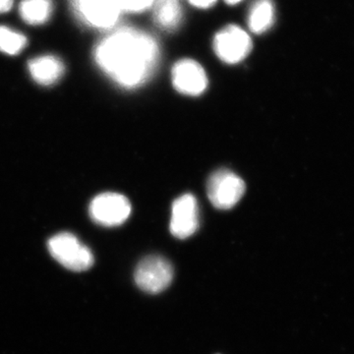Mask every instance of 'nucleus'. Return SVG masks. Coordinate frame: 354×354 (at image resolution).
Returning a JSON list of instances; mask_svg holds the SVG:
<instances>
[{
	"instance_id": "obj_5",
	"label": "nucleus",
	"mask_w": 354,
	"mask_h": 354,
	"mask_svg": "<svg viewBox=\"0 0 354 354\" xmlns=\"http://www.w3.org/2000/svg\"><path fill=\"white\" fill-rule=\"evenodd\" d=\"M88 214L97 225L106 227H118L129 218L131 204L127 197L118 193H102L90 203Z\"/></svg>"
},
{
	"instance_id": "obj_14",
	"label": "nucleus",
	"mask_w": 354,
	"mask_h": 354,
	"mask_svg": "<svg viewBox=\"0 0 354 354\" xmlns=\"http://www.w3.org/2000/svg\"><path fill=\"white\" fill-rule=\"evenodd\" d=\"M27 46L24 35L6 27L0 26V51L7 55H17Z\"/></svg>"
},
{
	"instance_id": "obj_16",
	"label": "nucleus",
	"mask_w": 354,
	"mask_h": 354,
	"mask_svg": "<svg viewBox=\"0 0 354 354\" xmlns=\"http://www.w3.org/2000/svg\"><path fill=\"white\" fill-rule=\"evenodd\" d=\"M218 0H189L191 4L196 8L207 9L215 6Z\"/></svg>"
},
{
	"instance_id": "obj_1",
	"label": "nucleus",
	"mask_w": 354,
	"mask_h": 354,
	"mask_svg": "<svg viewBox=\"0 0 354 354\" xmlns=\"http://www.w3.org/2000/svg\"><path fill=\"white\" fill-rule=\"evenodd\" d=\"M95 60L114 83L120 87L134 88L143 85L155 71L158 46L145 32L121 28L97 44Z\"/></svg>"
},
{
	"instance_id": "obj_15",
	"label": "nucleus",
	"mask_w": 354,
	"mask_h": 354,
	"mask_svg": "<svg viewBox=\"0 0 354 354\" xmlns=\"http://www.w3.org/2000/svg\"><path fill=\"white\" fill-rule=\"evenodd\" d=\"M153 0H118L121 11L127 12H143L153 4Z\"/></svg>"
},
{
	"instance_id": "obj_3",
	"label": "nucleus",
	"mask_w": 354,
	"mask_h": 354,
	"mask_svg": "<svg viewBox=\"0 0 354 354\" xmlns=\"http://www.w3.org/2000/svg\"><path fill=\"white\" fill-rule=\"evenodd\" d=\"M174 274V267L169 260L162 256L151 255L137 266L134 279L144 292L158 295L171 285Z\"/></svg>"
},
{
	"instance_id": "obj_12",
	"label": "nucleus",
	"mask_w": 354,
	"mask_h": 354,
	"mask_svg": "<svg viewBox=\"0 0 354 354\" xmlns=\"http://www.w3.org/2000/svg\"><path fill=\"white\" fill-rule=\"evenodd\" d=\"M53 11L51 0H22L19 6L21 18L27 24L32 26L48 22Z\"/></svg>"
},
{
	"instance_id": "obj_8",
	"label": "nucleus",
	"mask_w": 354,
	"mask_h": 354,
	"mask_svg": "<svg viewBox=\"0 0 354 354\" xmlns=\"http://www.w3.org/2000/svg\"><path fill=\"white\" fill-rule=\"evenodd\" d=\"M199 228V208L196 198L184 194L172 204L169 230L174 237L185 239L192 236Z\"/></svg>"
},
{
	"instance_id": "obj_2",
	"label": "nucleus",
	"mask_w": 354,
	"mask_h": 354,
	"mask_svg": "<svg viewBox=\"0 0 354 354\" xmlns=\"http://www.w3.org/2000/svg\"><path fill=\"white\" fill-rule=\"evenodd\" d=\"M48 247L53 259L70 271H87L94 265L92 251L69 232H62L51 237Z\"/></svg>"
},
{
	"instance_id": "obj_7",
	"label": "nucleus",
	"mask_w": 354,
	"mask_h": 354,
	"mask_svg": "<svg viewBox=\"0 0 354 354\" xmlns=\"http://www.w3.org/2000/svg\"><path fill=\"white\" fill-rule=\"evenodd\" d=\"M73 7L84 24L100 30L113 28L121 13L118 0H73Z\"/></svg>"
},
{
	"instance_id": "obj_18",
	"label": "nucleus",
	"mask_w": 354,
	"mask_h": 354,
	"mask_svg": "<svg viewBox=\"0 0 354 354\" xmlns=\"http://www.w3.org/2000/svg\"><path fill=\"white\" fill-rule=\"evenodd\" d=\"M225 1L227 2V4H230V6H236V4H239L242 0H225Z\"/></svg>"
},
{
	"instance_id": "obj_13",
	"label": "nucleus",
	"mask_w": 354,
	"mask_h": 354,
	"mask_svg": "<svg viewBox=\"0 0 354 354\" xmlns=\"http://www.w3.org/2000/svg\"><path fill=\"white\" fill-rule=\"evenodd\" d=\"M183 9L176 0H162L155 11L156 23L165 30H172L180 23Z\"/></svg>"
},
{
	"instance_id": "obj_17",
	"label": "nucleus",
	"mask_w": 354,
	"mask_h": 354,
	"mask_svg": "<svg viewBox=\"0 0 354 354\" xmlns=\"http://www.w3.org/2000/svg\"><path fill=\"white\" fill-rule=\"evenodd\" d=\"M14 0H0V14L8 12L12 8Z\"/></svg>"
},
{
	"instance_id": "obj_10",
	"label": "nucleus",
	"mask_w": 354,
	"mask_h": 354,
	"mask_svg": "<svg viewBox=\"0 0 354 354\" xmlns=\"http://www.w3.org/2000/svg\"><path fill=\"white\" fill-rule=\"evenodd\" d=\"M28 70L32 80L44 87L57 83L65 71L62 60L50 55L32 58L28 64Z\"/></svg>"
},
{
	"instance_id": "obj_9",
	"label": "nucleus",
	"mask_w": 354,
	"mask_h": 354,
	"mask_svg": "<svg viewBox=\"0 0 354 354\" xmlns=\"http://www.w3.org/2000/svg\"><path fill=\"white\" fill-rule=\"evenodd\" d=\"M174 87L186 95H200L208 87V77L202 65L192 59L179 60L171 71Z\"/></svg>"
},
{
	"instance_id": "obj_6",
	"label": "nucleus",
	"mask_w": 354,
	"mask_h": 354,
	"mask_svg": "<svg viewBox=\"0 0 354 354\" xmlns=\"http://www.w3.org/2000/svg\"><path fill=\"white\" fill-rule=\"evenodd\" d=\"M214 50L221 62L236 64L248 57L252 50V41L239 26L228 25L214 38Z\"/></svg>"
},
{
	"instance_id": "obj_4",
	"label": "nucleus",
	"mask_w": 354,
	"mask_h": 354,
	"mask_svg": "<svg viewBox=\"0 0 354 354\" xmlns=\"http://www.w3.org/2000/svg\"><path fill=\"white\" fill-rule=\"evenodd\" d=\"M245 188L243 179L225 169L214 172L207 183L209 200L218 209L234 208L241 201Z\"/></svg>"
},
{
	"instance_id": "obj_11",
	"label": "nucleus",
	"mask_w": 354,
	"mask_h": 354,
	"mask_svg": "<svg viewBox=\"0 0 354 354\" xmlns=\"http://www.w3.org/2000/svg\"><path fill=\"white\" fill-rule=\"evenodd\" d=\"M274 6L272 0H257L248 14V27L254 34H263L274 25Z\"/></svg>"
}]
</instances>
